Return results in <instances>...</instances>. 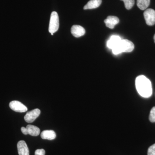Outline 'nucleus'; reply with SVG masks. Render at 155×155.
I'll return each mask as SVG.
<instances>
[{"label": "nucleus", "instance_id": "f3484780", "mask_svg": "<svg viewBox=\"0 0 155 155\" xmlns=\"http://www.w3.org/2000/svg\"><path fill=\"white\" fill-rule=\"evenodd\" d=\"M147 155H155V143L151 146L148 148Z\"/></svg>", "mask_w": 155, "mask_h": 155}, {"label": "nucleus", "instance_id": "ddd939ff", "mask_svg": "<svg viewBox=\"0 0 155 155\" xmlns=\"http://www.w3.org/2000/svg\"><path fill=\"white\" fill-rule=\"evenodd\" d=\"M28 131V134L33 136H38L40 133V130L38 127L35 125H28L26 126Z\"/></svg>", "mask_w": 155, "mask_h": 155}, {"label": "nucleus", "instance_id": "9d476101", "mask_svg": "<svg viewBox=\"0 0 155 155\" xmlns=\"http://www.w3.org/2000/svg\"><path fill=\"white\" fill-rule=\"evenodd\" d=\"M121 38L117 35H113L111 36L109 40L107 43V46L109 48L112 49L114 48V47L118 45L121 42Z\"/></svg>", "mask_w": 155, "mask_h": 155}, {"label": "nucleus", "instance_id": "7ed1b4c3", "mask_svg": "<svg viewBox=\"0 0 155 155\" xmlns=\"http://www.w3.org/2000/svg\"><path fill=\"white\" fill-rule=\"evenodd\" d=\"M147 25H153L155 24V11L153 9H148L143 13Z\"/></svg>", "mask_w": 155, "mask_h": 155}, {"label": "nucleus", "instance_id": "f257e3e1", "mask_svg": "<svg viewBox=\"0 0 155 155\" xmlns=\"http://www.w3.org/2000/svg\"><path fill=\"white\" fill-rule=\"evenodd\" d=\"M137 90L141 97H150L152 94L153 89L150 81L144 75H139L135 80Z\"/></svg>", "mask_w": 155, "mask_h": 155}, {"label": "nucleus", "instance_id": "2eb2a0df", "mask_svg": "<svg viewBox=\"0 0 155 155\" xmlns=\"http://www.w3.org/2000/svg\"><path fill=\"white\" fill-rule=\"evenodd\" d=\"M125 4V8L127 10H130L134 5V0H121Z\"/></svg>", "mask_w": 155, "mask_h": 155}, {"label": "nucleus", "instance_id": "6e6552de", "mask_svg": "<svg viewBox=\"0 0 155 155\" xmlns=\"http://www.w3.org/2000/svg\"><path fill=\"white\" fill-rule=\"evenodd\" d=\"M17 149L19 155H29V150L24 140H20L17 143Z\"/></svg>", "mask_w": 155, "mask_h": 155}, {"label": "nucleus", "instance_id": "20e7f679", "mask_svg": "<svg viewBox=\"0 0 155 155\" xmlns=\"http://www.w3.org/2000/svg\"><path fill=\"white\" fill-rule=\"evenodd\" d=\"M9 107L11 110L15 112L24 113L28 110V108L22 103L17 101H12L9 104Z\"/></svg>", "mask_w": 155, "mask_h": 155}, {"label": "nucleus", "instance_id": "dca6fc26", "mask_svg": "<svg viewBox=\"0 0 155 155\" xmlns=\"http://www.w3.org/2000/svg\"><path fill=\"white\" fill-rule=\"evenodd\" d=\"M149 120L151 122H155V107H153L150 112Z\"/></svg>", "mask_w": 155, "mask_h": 155}, {"label": "nucleus", "instance_id": "6ab92c4d", "mask_svg": "<svg viewBox=\"0 0 155 155\" xmlns=\"http://www.w3.org/2000/svg\"><path fill=\"white\" fill-rule=\"evenodd\" d=\"M21 131H22V133H23V134H25V135H27V134H28V130H27L26 127H21Z\"/></svg>", "mask_w": 155, "mask_h": 155}, {"label": "nucleus", "instance_id": "0eeeda50", "mask_svg": "<svg viewBox=\"0 0 155 155\" xmlns=\"http://www.w3.org/2000/svg\"><path fill=\"white\" fill-rule=\"evenodd\" d=\"M71 33L75 37L79 38L83 36L85 33V30L79 25H73L71 28Z\"/></svg>", "mask_w": 155, "mask_h": 155}, {"label": "nucleus", "instance_id": "9b49d317", "mask_svg": "<svg viewBox=\"0 0 155 155\" xmlns=\"http://www.w3.org/2000/svg\"><path fill=\"white\" fill-rule=\"evenodd\" d=\"M41 137L43 139L52 140L55 139L56 134L53 130H45L41 132Z\"/></svg>", "mask_w": 155, "mask_h": 155}, {"label": "nucleus", "instance_id": "aec40b11", "mask_svg": "<svg viewBox=\"0 0 155 155\" xmlns=\"http://www.w3.org/2000/svg\"><path fill=\"white\" fill-rule=\"evenodd\" d=\"M154 42L155 43V34L154 36Z\"/></svg>", "mask_w": 155, "mask_h": 155}, {"label": "nucleus", "instance_id": "39448f33", "mask_svg": "<svg viewBox=\"0 0 155 155\" xmlns=\"http://www.w3.org/2000/svg\"><path fill=\"white\" fill-rule=\"evenodd\" d=\"M119 45L122 52H130L134 49V45L132 42L128 40H122Z\"/></svg>", "mask_w": 155, "mask_h": 155}, {"label": "nucleus", "instance_id": "f8f14e48", "mask_svg": "<svg viewBox=\"0 0 155 155\" xmlns=\"http://www.w3.org/2000/svg\"><path fill=\"white\" fill-rule=\"evenodd\" d=\"M102 3V0H90L84 7V10L96 8L99 7Z\"/></svg>", "mask_w": 155, "mask_h": 155}, {"label": "nucleus", "instance_id": "1a4fd4ad", "mask_svg": "<svg viewBox=\"0 0 155 155\" xmlns=\"http://www.w3.org/2000/svg\"><path fill=\"white\" fill-rule=\"evenodd\" d=\"M104 23L106 26L109 28L113 29L115 25H117L119 22V18L115 16H108L107 18L105 19Z\"/></svg>", "mask_w": 155, "mask_h": 155}, {"label": "nucleus", "instance_id": "423d86ee", "mask_svg": "<svg viewBox=\"0 0 155 155\" xmlns=\"http://www.w3.org/2000/svg\"><path fill=\"white\" fill-rule=\"evenodd\" d=\"M41 111L39 109H35L28 112L24 116L25 122L28 123H32L39 116Z\"/></svg>", "mask_w": 155, "mask_h": 155}, {"label": "nucleus", "instance_id": "4468645a", "mask_svg": "<svg viewBox=\"0 0 155 155\" xmlns=\"http://www.w3.org/2000/svg\"><path fill=\"white\" fill-rule=\"evenodd\" d=\"M150 0H137V7L141 10H146L149 7Z\"/></svg>", "mask_w": 155, "mask_h": 155}, {"label": "nucleus", "instance_id": "f03ea898", "mask_svg": "<svg viewBox=\"0 0 155 155\" xmlns=\"http://www.w3.org/2000/svg\"><path fill=\"white\" fill-rule=\"evenodd\" d=\"M59 28V19L58 13L53 11L51 15L49 31L51 33H54L58 31Z\"/></svg>", "mask_w": 155, "mask_h": 155}, {"label": "nucleus", "instance_id": "a211bd4d", "mask_svg": "<svg viewBox=\"0 0 155 155\" xmlns=\"http://www.w3.org/2000/svg\"><path fill=\"white\" fill-rule=\"evenodd\" d=\"M45 151L44 150L41 149L37 150L35 151V155H45Z\"/></svg>", "mask_w": 155, "mask_h": 155}]
</instances>
